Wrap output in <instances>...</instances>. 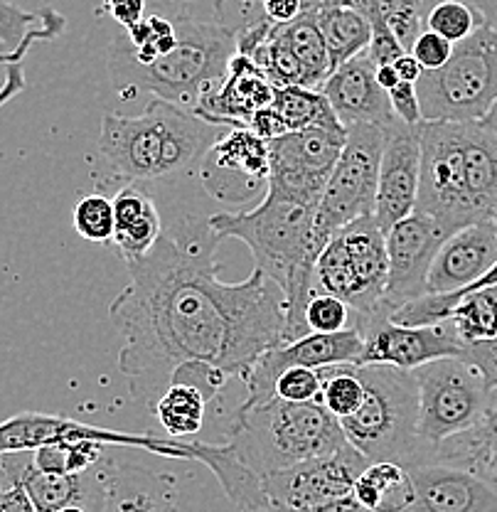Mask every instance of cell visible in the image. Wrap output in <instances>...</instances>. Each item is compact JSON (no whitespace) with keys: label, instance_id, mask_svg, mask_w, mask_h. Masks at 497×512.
Wrapping results in <instances>:
<instances>
[{"label":"cell","instance_id":"cell-1","mask_svg":"<svg viewBox=\"0 0 497 512\" xmlns=\"http://www.w3.org/2000/svg\"><path fill=\"white\" fill-rule=\"evenodd\" d=\"M222 242L210 217H190L126 264L131 279L111 301L109 318L124 338L119 370L141 402L156 404L175 370L190 362L244 382L254 362L281 345V291L259 271L239 284L219 281Z\"/></svg>","mask_w":497,"mask_h":512},{"label":"cell","instance_id":"cell-2","mask_svg":"<svg viewBox=\"0 0 497 512\" xmlns=\"http://www.w3.org/2000/svg\"><path fill=\"white\" fill-rule=\"evenodd\" d=\"M318 205L293 200L281 192L266 190L264 200L247 212H219L210 227L222 239L234 237L254 254V271L271 281L283 296L281 345L306 338V306L315 296V261L320 247L313 237Z\"/></svg>","mask_w":497,"mask_h":512},{"label":"cell","instance_id":"cell-3","mask_svg":"<svg viewBox=\"0 0 497 512\" xmlns=\"http://www.w3.org/2000/svg\"><path fill=\"white\" fill-rule=\"evenodd\" d=\"M416 212L448 232L493 222L497 210V133L483 124H421Z\"/></svg>","mask_w":497,"mask_h":512},{"label":"cell","instance_id":"cell-4","mask_svg":"<svg viewBox=\"0 0 497 512\" xmlns=\"http://www.w3.org/2000/svg\"><path fill=\"white\" fill-rule=\"evenodd\" d=\"M227 128L202 121L192 111L163 99L148 101L138 116L104 114L99 133V156L106 165V178L99 192L111 185H146L183 178L200 165L207 148Z\"/></svg>","mask_w":497,"mask_h":512},{"label":"cell","instance_id":"cell-5","mask_svg":"<svg viewBox=\"0 0 497 512\" xmlns=\"http://www.w3.org/2000/svg\"><path fill=\"white\" fill-rule=\"evenodd\" d=\"M77 441H92L101 446L143 448L156 456L183 458V461H200L210 468L222 485L224 495L244 512H266L264 488L261 480L244 466L229 444H205V441H178L168 436L151 434H126V431L104 429V426L82 424L77 419L57 414L20 412L0 421V456L5 453L37 451L42 446H64Z\"/></svg>","mask_w":497,"mask_h":512},{"label":"cell","instance_id":"cell-6","mask_svg":"<svg viewBox=\"0 0 497 512\" xmlns=\"http://www.w3.org/2000/svg\"><path fill=\"white\" fill-rule=\"evenodd\" d=\"M178 42L168 55L151 64H138L119 40L109 45V74L116 92H141L192 111L197 101L222 84L229 62L237 55V35L219 20H197L190 15L173 18Z\"/></svg>","mask_w":497,"mask_h":512},{"label":"cell","instance_id":"cell-7","mask_svg":"<svg viewBox=\"0 0 497 512\" xmlns=\"http://www.w3.org/2000/svg\"><path fill=\"white\" fill-rule=\"evenodd\" d=\"M229 446L239 461L264 478L347 446L340 421L320 402L293 404L274 397L237 407L229 419Z\"/></svg>","mask_w":497,"mask_h":512},{"label":"cell","instance_id":"cell-8","mask_svg":"<svg viewBox=\"0 0 497 512\" xmlns=\"http://www.w3.org/2000/svg\"><path fill=\"white\" fill-rule=\"evenodd\" d=\"M365 382V402L340 421L347 444L370 463L394 461L409 466L421 451L419 384L414 372L387 365L357 367Z\"/></svg>","mask_w":497,"mask_h":512},{"label":"cell","instance_id":"cell-9","mask_svg":"<svg viewBox=\"0 0 497 512\" xmlns=\"http://www.w3.org/2000/svg\"><path fill=\"white\" fill-rule=\"evenodd\" d=\"M424 124H480L497 104V30L483 25L416 82Z\"/></svg>","mask_w":497,"mask_h":512},{"label":"cell","instance_id":"cell-10","mask_svg":"<svg viewBox=\"0 0 497 512\" xmlns=\"http://www.w3.org/2000/svg\"><path fill=\"white\" fill-rule=\"evenodd\" d=\"M387 271V234L374 215L362 217L323 247L315 261V291L345 301L355 318H367L384 311Z\"/></svg>","mask_w":497,"mask_h":512},{"label":"cell","instance_id":"cell-11","mask_svg":"<svg viewBox=\"0 0 497 512\" xmlns=\"http://www.w3.org/2000/svg\"><path fill=\"white\" fill-rule=\"evenodd\" d=\"M419 384L421 448L438 446L475 429L497 407V392L461 357L429 362L414 370ZM419 456V453H416Z\"/></svg>","mask_w":497,"mask_h":512},{"label":"cell","instance_id":"cell-12","mask_svg":"<svg viewBox=\"0 0 497 512\" xmlns=\"http://www.w3.org/2000/svg\"><path fill=\"white\" fill-rule=\"evenodd\" d=\"M384 141L387 131L379 126L355 124L347 128L345 146L315 210L313 237L320 247L347 224L374 215Z\"/></svg>","mask_w":497,"mask_h":512},{"label":"cell","instance_id":"cell-13","mask_svg":"<svg viewBox=\"0 0 497 512\" xmlns=\"http://www.w3.org/2000/svg\"><path fill=\"white\" fill-rule=\"evenodd\" d=\"M355 328L362 335V355L357 367L387 365L414 372L429 362L463 357L466 352V345L458 338L451 320H443L438 325L406 328V325L392 323L389 311L384 308L367 318H357Z\"/></svg>","mask_w":497,"mask_h":512},{"label":"cell","instance_id":"cell-14","mask_svg":"<svg viewBox=\"0 0 497 512\" xmlns=\"http://www.w3.org/2000/svg\"><path fill=\"white\" fill-rule=\"evenodd\" d=\"M347 133L303 128L269 141V188L293 200L318 205L338 163Z\"/></svg>","mask_w":497,"mask_h":512},{"label":"cell","instance_id":"cell-15","mask_svg":"<svg viewBox=\"0 0 497 512\" xmlns=\"http://www.w3.org/2000/svg\"><path fill=\"white\" fill-rule=\"evenodd\" d=\"M370 466L365 456L350 444L330 456L298 463L286 471L269 473L261 478L269 512L274 510H306L315 505L350 498L357 478Z\"/></svg>","mask_w":497,"mask_h":512},{"label":"cell","instance_id":"cell-16","mask_svg":"<svg viewBox=\"0 0 497 512\" xmlns=\"http://www.w3.org/2000/svg\"><path fill=\"white\" fill-rule=\"evenodd\" d=\"M269 143L247 126L227 128L200 160L202 188L224 205H247L269 188Z\"/></svg>","mask_w":497,"mask_h":512},{"label":"cell","instance_id":"cell-17","mask_svg":"<svg viewBox=\"0 0 497 512\" xmlns=\"http://www.w3.org/2000/svg\"><path fill=\"white\" fill-rule=\"evenodd\" d=\"M360 355L362 335L355 325L333 335L311 333L301 340H293V343L276 345V348L266 350L249 370L247 380H244L247 397L239 402V407H254V404L274 399L276 380L286 370H293V367L320 370V367L333 365H357Z\"/></svg>","mask_w":497,"mask_h":512},{"label":"cell","instance_id":"cell-18","mask_svg":"<svg viewBox=\"0 0 497 512\" xmlns=\"http://www.w3.org/2000/svg\"><path fill=\"white\" fill-rule=\"evenodd\" d=\"M443 224L421 212H411L387 232V291L384 308L397 311L404 303L426 296V279L441 244L451 237Z\"/></svg>","mask_w":497,"mask_h":512},{"label":"cell","instance_id":"cell-19","mask_svg":"<svg viewBox=\"0 0 497 512\" xmlns=\"http://www.w3.org/2000/svg\"><path fill=\"white\" fill-rule=\"evenodd\" d=\"M419 178V126L411 128L399 121L397 126H392L387 131L382 160H379L374 220H377L384 234L416 210V200H419Z\"/></svg>","mask_w":497,"mask_h":512},{"label":"cell","instance_id":"cell-20","mask_svg":"<svg viewBox=\"0 0 497 512\" xmlns=\"http://www.w3.org/2000/svg\"><path fill=\"white\" fill-rule=\"evenodd\" d=\"M414 485L409 512H497V485L451 463L404 466Z\"/></svg>","mask_w":497,"mask_h":512},{"label":"cell","instance_id":"cell-21","mask_svg":"<svg viewBox=\"0 0 497 512\" xmlns=\"http://www.w3.org/2000/svg\"><path fill=\"white\" fill-rule=\"evenodd\" d=\"M104 461L82 476H50L37 471L32 463V451L5 453L0 456V483L20 485L37 512H57L69 505L92 508L104 498V480H101Z\"/></svg>","mask_w":497,"mask_h":512},{"label":"cell","instance_id":"cell-22","mask_svg":"<svg viewBox=\"0 0 497 512\" xmlns=\"http://www.w3.org/2000/svg\"><path fill=\"white\" fill-rule=\"evenodd\" d=\"M374 72H377V67H374L370 55L362 52L355 60L335 67L328 82L320 89L333 106L340 124L345 126V131L355 124H372L384 128V131L399 124L397 116L392 114V106H389V96L377 84Z\"/></svg>","mask_w":497,"mask_h":512},{"label":"cell","instance_id":"cell-23","mask_svg":"<svg viewBox=\"0 0 497 512\" xmlns=\"http://www.w3.org/2000/svg\"><path fill=\"white\" fill-rule=\"evenodd\" d=\"M497 264V229L493 222L470 224L453 232L438 249L426 279V296L461 291L483 279Z\"/></svg>","mask_w":497,"mask_h":512},{"label":"cell","instance_id":"cell-24","mask_svg":"<svg viewBox=\"0 0 497 512\" xmlns=\"http://www.w3.org/2000/svg\"><path fill=\"white\" fill-rule=\"evenodd\" d=\"M274 101V84L254 62L234 55L222 84L202 96L192 114L219 128H242L259 109Z\"/></svg>","mask_w":497,"mask_h":512},{"label":"cell","instance_id":"cell-25","mask_svg":"<svg viewBox=\"0 0 497 512\" xmlns=\"http://www.w3.org/2000/svg\"><path fill=\"white\" fill-rule=\"evenodd\" d=\"M64 15L52 8L40 13L18 8V5L0 0V106L25 89V74L20 62L35 42L55 40L62 35Z\"/></svg>","mask_w":497,"mask_h":512},{"label":"cell","instance_id":"cell-26","mask_svg":"<svg viewBox=\"0 0 497 512\" xmlns=\"http://www.w3.org/2000/svg\"><path fill=\"white\" fill-rule=\"evenodd\" d=\"M104 510L101 512H180L178 480L173 473L141 463H121L106 456L101 466Z\"/></svg>","mask_w":497,"mask_h":512},{"label":"cell","instance_id":"cell-27","mask_svg":"<svg viewBox=\"0 0 497 512\" xmlns=\"http://www.w3.org/2000/svg\"><path fill=\"white\" fill-rule=\"evenodd\" d=\"M114 200V247L126 264L143 259L163 234V220L156 200L143 185H121L111 195Z\"/></svg>","mask_w":497,"mask_h":512},{"label":"cell","instance_id":"cell-28","mask_svg":"<svg viewBox=\"0 0 497 512\" xmlns=\"http://www.w3.org/2000/svg\"><path fill=\"white\" fill-rule=\"evenodd\" d=\"M352 498L365 512H409L414 505V485L402 463L377 461L357 478Z\"/></svg>","mask_w":497,"mask_h":512},{"label":"cell","instance_id":"cell-29","mask_svg":"<svg viewBox=\"0 0 497 512\" xmlns=\"http://www.w3.org/2000/svg\"><path fill=\"white\" fill-rule=\"evenodd\" d=\"M313 18L328 45L333 69L370 50L372 25L360 10L350 8V5H333V8L315 13Z\"/></svg>","mask_w":497,"mask_h":512},{"label":"cell","instance_id":"cell-30","mask_svg":"<svg viewBox=\"0 0 497 512\" xmlns=\"http://www.w3.org/2000/svg\"><path fill=\"white\" fill-rule=\"evenodd\" d=\"M207 402L210 399H207V394L200 387L175 380L156 399L153 409H156V416L160 424H163V429L168 431V439L183 441L202 431L207 416Z\"/></svg>","mask_w":497,"mask_h":512},{"label":"cell","instance_id":"cell-31","mask_svg":"<svg viewBox=\"0 0 497 512\" xmlns=\"http://www.w3.org/2000/svg\"><path fill=\"white\" fill-rule=\"evenodd\" d=\"M271 109L279 114L288 133L303 131V128H325V131L347 133L338 116H335L330 101L325 99V94L315 92V89L274 87Z\"/></svg>","mask_w":497,"mask_h":512},{"label":"cell","instance_id":"cell-32","mask_svg":"<svg viewBox=\"0 0 497 512\" xmlns=\"http://www.w3.org/2000/svg\"><path fill=\"white\" fill-rule=\"evenodd\" d=\"M281 30L288 47H291L298 64H301L303 87L320 92L323 84L328 82L330 72H333V64H330L328 45H325L323 35H320L315 18L313 15H303L296 23L281 25Z\"/></svg>","mask_w":497,"mask_h":512},{"label":"cell","instance_id":"cell-33","mask_svg":"<svg viewBox=\"0 0 497 512\" xmlns=\"http://www.w3.org/2000/svg\"><path fill=\"white\" fill-rule=\"evenodd\" d=\"M448 320L453 323L463 345L497 338V286L480 288V291L463 296Z\"/></svg>","mask_w":497,"mask_h":512},{"label":"cell","instance_id":"cell-34","mask_svg":"<svg viewBox=\"0 0 497 512\" xmlns=\"http://www.w3.org/2000/svg\"><path fill=\"white\" fill-rule=\"evenodd\" d=\"M318 375L323 380L320 404L338 421L357 414V409L365 402V382L357 372V365L320 367Z\"/></svg>","mask_w":497,"mask_h":512},{"label":"cell","instance_id":"cell-35","mask_svg":"<svg viewBox=\"0 0 497 512\" xmlns=\"http://www.w3.org/2000/svg\"><path fill=\"white\" fill-rule=\"evenodd\" d=\"M426 30L436 32L438 37L458 45L475 30L483 28L485 20L468 0H438L426 13Z\"/></svg>","mask_w":497,"mask_h":512},{"label":"cell","instance_id":"cell-36","mask_svg":"<svg viewBox=\"0 0 497 512\" xmlns=\"http://www.w3.org/2000/svg\"><path fill=\"white\" fill-rule=\"evenodd\" d=\"M72 222L87 242L109 244L114 239V200L106 192H89L74 207Z\"/></svg>","mask_w":497,"mask_h":512},{"label":"cell","instance_id":"cell-37","mask_svg":"<svg viewBox=\"0 0 497 512\" xmlns=\"http://www.w3.org/2000/svg\"><path fill=\"white\" fill-rule=\"evenodd\" d=\"M352 311L347 308L345 301L330 296V293L318 291L308 301L306 306V325L308 333H320V335H333L347 328V320H350Z\"/></svg>","mask_w":497,"mask_h":512},{"label":"cell","instance_id":"cell-38","mask_svg":"<svg viewBox=\"0 0 497 512\" xmlns=\"http://www.w3.org/2000/svg\"><path fill=\"white\" fill-rule=\"evenodd\" d=\"M320 389H323V380H320L318 370L293 367V370H286L279 380H276L274 394L283 399V402L306 404L320 402Z\"/></svg>","mask_w":497,"mask_h":512},{"label":"cell","instance_id":"cell-39","mask_svg":"<svg viewBox=\"0 0 497 512\" xmlns=\"http://www.w3.org/2000/svg\"><path fill=\"white\" fill-rule=\"evenodd\" d=\"M409 55L421 64L424 72H436V69H441L443 64L451 60L453 45L448 40H443V37H438L436 32L424 30L416 37L414 45H411Z\"/></svg>","mask_w":497,"mask_h":512},{"label":"cell","instance_id":"cell-40","mask_svg":"<svg viewBox=\"0 0 497 512\" xmlns=\"http://www.w3.org/2000/svg\"><path fill=\"white\" fill-rule=\"evenodd\" d=\"M372 25V42H370V60L374 67H384V64H394L399 57L406 55V50L399 45V40L394 37V32L389 30V25L384 20H370Z\"/></svg>","mask_w":497,"mask_h":512},{"label":"cell","instance_id":"cell-41","mask_svg":"<svg viewBox=\"0 0 497 512\" xmlns=\"http://www.w3.org/2000/svg\"><path fill=\"white\" fill-rule=\"evenodd\" d=\"M387 96H389V106H392V114L397 116V121H402L404 126H411V128L424 124V119H421V104H419V94H416V84L399 82Z\"/></svg>","mask_w":497,"mask_h":512},{"label":"cell","instance_id":"cell-42","mask_svg":"<svg viewBox=\"0 0 497 512\" xmlns=\"http://www.w3.org/2000/svg\"><path fill=\"white\" fill-rule=\"evenodd\" d=\"M461 360L470 362L485 377V382L497 392V338L485 340V343L466 345V352H463Z\"/></svg>","mask_w":497,"mask_h":512},{"label":"cell","instance_id":"cell-43","mask_svg":"<svg viewBox=\"0 0 497 512\" xmlns=\"http://www.w3.org/2000/svg\"><path fill=\"white\" fill-rule=\"evenodd\" d=\"M261 10L271 25H291L306 15L303 0H261Z\"/></svg>","mask_w":497,"mask_h":512},{"label":"cell","instance_id":"cell-44","mask_svg":"<svg viewBox=\"0 0 497 512\" xmlns=\"http://www.w3.org/2000/svg\"><path fill=\"white\" fill-rule=\"evenodd\" d=\"M104 8L109 10L111 20H116L124 30L141 23L148 15L146 0H104Z\"/></svg>","mask_w":497,"mask_h":512},{"label":"cell","instance_id":"cell-45","mask_svg":"<svg viewBox=\"0 0 497 512\" xmlns=\"http://www.w3.org/2000/svg\"><path fill=\"white\" fill-rule=\"evenodd\" d=\"M247 128L251 133H256L259 138H264L266 143L274 141V138L283 136V133H288V128L283 126V121L279 119V114H276L271 106H266V109H259L254 116L247 121Z\"/></svg>","mask_w":497,"mask_h":512},{"label":"cell","instance_id":"cell-46","mask_svg":"<svg viewBox=\"0 0 497 512\" xmlns=\"http://www.w3.org/2000/svg\"><path fill=\"white\" fill-rule=\"evenodd\" d=\"M0 512H37L20 485L0 483Z\"/></svg>","mask_w":497,"mask_h":512},{"label":"cell","instance_id":"cell-47","mask_svg":"<svg viewBox=\"0 0 497 512\" xmlns=\"http://www.w3.org/2000/svg\"><path fill=\"white\" fill-rule=\"evenodd\" d=\"M197 0H146L148 10L156 15H163V18H178V15H185L187 8Z\"/></svg>","mask_w":497,"mask_h":512},{"label":"cell","instance_id":"cell-48","mask_svg":"<svg viewBox=\"0 0 497 512\" xmlns=\"http://www.w3.org/2000/svg\"><path fill=\"white\" fill-rule=\"evenodd\" d=\"M274 512H365L362 505L357 503L355 498H342V500H333V503L325 505H315V508H306V510H274Z\"/></svg>","mask_w":497,"mask_h":512},{"label":"cell","instance_id":"cell-49","mask_svg":"<svg viewBox=\"0 0 497 512\" xmlns=\"http://www.w3.org/2000/svg\"><path fill=\"white\" fill-rule=\"evenodd\" d=\"M394 69H397L399 79L402 82H409V84H416L421 79V74H424V69H421V64L414 60V57L406 52L404 57H399L397 62H394Z\"/></svg>","mask_w":497,"mask_h":512},{"label":"cell","instance_id":"cell-50","mask_svg":"<svg viewBox=\"0 0 497 512\" xmlns=\"http://www.w3.org/2000/svg\"><path fill=\"white\" fill-rule=\"evenodd\" d=\"M374 77H377V84L384 89V92H392L394 87H397L402 79H399L397 69H394V64H384V67H377V72H374Z\"/></svg>","mask_w":497,"mask_h":512},{"label":"cell","instance_id":"cell-51","mask_svg":"<svg viewBox=\"0 0 497 512\" xmlns=\"http://www.w3.org/2000/svg\"><path fill=\"white\" fill-rule=\"evenodd\" d=\"M468 3L483 15L485 25H490V28L497 30V0H468Z\"/></svg>","mask_w":497,"mask_h":512},{"label":"cell","instance_id":"cell-52","mask_svg":"<svg viewBox=\"0 0 497 512\" xmlns=\"http://www.w3.org/2000/svg\"><path fill=\"white\" fill-rule=\"evenodd\" d=\"M104 510V498L99 500V503H94L92 508H87V505H69V508H62L57 512H101Z\"/></svg>","mask_w":497,"mask_h":512},{"label":"cell","instance_id":"cell-53","mask_svg":"<svg viewBox=\"0 0 497 512\" xmlns=\"http://www.w3.org/2000/svg\"><path fill=\"white\" fill-rule=\"evenodd\" d=\"M480 124H483L485 128H490V131H493V133H497V104L493 106V109H490V114L485 116V119L480 121Z\"/></svg>","mask_w":497,"mask_h":512},{"label":"cell","instance_id":"cell-54","mask_svg":"<svg viewBox=\"0 0 497 512\" xmlns=\"http://www.w3.org/2000/svg\"><path fill=\"white\" fill-rule=\"evenodd\" d=\"M237 3H261V0H237Z\"/></svg>","mask_w":497,"mask_h":512},{"label":"cell","instance_id":"cell-55","mask_svg":"<svg viewBox=\"0 0 497 512\" xmlns=\"http://www.w3.org/2000/svg\"><path fill=\"white\" fill-rule=\"evenodd\" d=\"M493 224H495V229H497V210H495V217H493Z\"/></svg>","mask_w":497,"mask_h":512},{"label":"cell","instance_id":"cell-56","mask_svg":"<svg viewBox=\"0 0 497 512\" xmlns=\"http://www.w3.org/2000/svg\"><path fill=\"white\" fill-rule=\"evenodd\" d=\"M429 3H431V5H434V3H438V0H429Z\"/></svg>","mask_w":497,"mask_h":512}]
</instances>
